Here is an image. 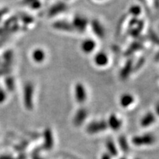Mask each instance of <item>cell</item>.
I'll list each match as a JSON object with an SVG mask.
<instances>
[{
  "instance_id": "1",
  "label": "cell",
  "mask_w": 159,
  "mask_h": 159,
  "mask_svg": "<svg viewBox=\"0 0 159 159\" xmlns=\"http://www.w3.org/2000/svg\"><path fill=\"white\" fill-rule=\"evenodd\" d=\"M33 85L32 83H28L25 85L24 89V102L26 108L29 110L33 108Z\"/></svg>"
},
{
  "instance_id": "2",
  "label": "cell",
  "mask_w": 159,
  "mask_h": 159,
  "mask_svg": "<svg viewBox=\"0 0 159 159\" xmlns=\"http://www.w3.org/2000/svg\"><path fill=\"white\" fill-rule=\"evenodd\" d=\"M155 141H156V138L151 134H145L143 136H136L133 139V143L137 146L152 144L155 142Z\"/></svg>"
},
{
  "instance_id": "3",
  "label": "cell",
  "mask_w": 159,
  "mask_h": 159,
  "mask_svg": "<svg viewBox=\"0 0 159 159\" xmlns=\"http://www.w3.org/2000/svg\"><path fill=\"white\" fill-rule=\"evenodd\" d=\"M107 127H108V125L104 121L94 122L87 126L86 130L89 134H97V133L105 130Z\"/></svg>"
},
{
  "instance_id": "4",
  "label": "cell",
  "mask_w": 159,
  "mask_h": 159,
  "mask_svg": "<svg viewBox=\"0 0 159 159\" xmlns=\"http://www.w3.org/2000/svg\"><path fill=\"white\" fill-rule=\"evenodd\" d=\"M75 97L77 102L80 103L85 102L86 99V92H85L84 86L82 84L78 83L75 86Z\"/></svg>"
},
{
  "instance_id": "5",
  "label": "cell",
  "mask_w": 159,
  "mask_h": 159,
  "mask_svg": "<svg viewBox=\"0 0 159 159\" xmlns=\"http://www.w3.org/2000/svg\"><path fill=\"white\" fill-rule=\"evenodd\" d=\"M87 114H88V113H87V111L85 109H80V110L77 111L74 119L75 125L80 126L85 121V119L87 116Z\"/></svg>"
},
{
  "instance_id": "6",
  "label": "cell",
  "mask_w": 159,
  "mask_h": 159,
  "mask_svg": "<svg viewBox=\"0 0 159 159\" xmlns=\"http://www.w3.org/2000/svg\"><path fill=\"white\" fill-rule=\"evenodd\" d=\"M53 144V137L52 132L49 129L46 130L44 132V148L47 150H50L52 148Z\"/></svg>"
},
{
  "instance_id": "7",
  "label": "cell",
  "mask_w": 159,
  "mask_h": 159,
  "mask_svg": "<svg viewBox=\"0 0 159 159\" xmlns=\"http://www.w3.org/2000/svg\"><path fill=\"white\" fill-rule=\"evenodd\" d=\"M95 46H96V43H95V42L93 40L86 39L82 43L81 48H82L83 51L84 52L89 53L94 50L95 48Z\"/></svg>"
},
{
  "instance_id": "8",
  "label": "cell",
  "mask_w": 159,
  "mask_h": 159,
  "mask_svg": "<svg viewBox=\"0 0 159 159\" xmlns=\"http://www.w3.org/2000/svg\"><path fill=\"white\" fill-rule=\"evenodd\" d=\"M95 63L97 65L100 66H104L108 63V58L106 54H105L104 52H99L94 58Z\"/></svg>"
},
{
  "instance_id": "9",
  "label": "cell",
  "mask_w": 159,
  "mask_h": 159,
  "mask_svg": "<svg viewBox=\"0 0 159 159\" xmlns=\"http://www.w3.org/2000/svg\"><path fill=\"white\" fill-rule=\"evenodd\" d=\"M108 125L113 130H117L122 126V122L115 115H111L109 118Z\"/></svg>"
},
{
  "instance_id": "10",
  "label": "cell",
  "mask_w": 159,
  "mask_h": 159,
  "mask_svg": "<svg viewBox=\"0 0 159 159\" xmlns=\"http://www.w3.org/2000/svg\"><path fill=\"white\" fill-rule=\"evenodd\" d=\"M91 26H92V29L94 33H95L97 36L99 38H102L105 35V30L102 27V25L99 24L97 21H93L92 24H91Z\"/></svg>"
},
{
  "instance_id": "11",
  "label": "cell",
  "mask_w": 159,
  "mask_h": 159,
  "mask_svg": "<svg viewBox=\"0 0 159 159\" xmlns=\"http://www.w3.org/2000/svg\"><path fill=\"white\" fill-rule=\"evenodd\" d=\"M74 25L78 30L84 31L87 25V20L82 17H76L74 20Z\"/></svg>"
},
{
  "instance_id": "12",
  "label": "cell",
  "mask_w": 159,
  "mask_h": 159,
  "mask_svg": "<svg viewBox=\"0 0 159 159\" xmlns=\"http://www.w3.org/2000/svg\"><path fill=\"white\" fill-rule=\"evenodd\" d=\"M32 56H33V58L35 62L41 63L43 62V60L45 58V53L42 49H37L33 51V55H32Z\"/></svg>"
},
{
  "instance_id": "13",
  "label": "cell",
  "mask_w": 159,
  "mask_h": 159,
  "mask_svg": "<svg viewBox=\"0 0 159 159\" xmlns=\"http://www.w3.org/2000/svg\"><path fill=\"white\" fill-rule=\"evenodd\" d=\"M66 9V5L63 3H58L55 6H53L52 7L49 11V16H54L56 15L57 13H61L63 11Z\"/></svg>"
},
{
  "instance_id": "14",
  "label": "cell",
  "mask_w": 159,
  "mask_h": 159,
  "mask_svg": "<svg viewBox=\"0 0 159 159\" xmlns=\"http://www.w3.org/2000/svg\"><path fill=\"white\" fill-rule=\"evenodd\" d=\"M134 97H133L132 95L128 94H125L124 95H122V97L120 99V103L122 105V107H128L129 105L132 104L134 102Z\"/></svg>"
},
{
  "instance_id": "15",
  "label": "cell",
  "mask_w": 159,
  "mask_h": 159,
  "mask_svg": "<svg viewBox=\"0 0 159 159\" xmlns=\"http://www.w3.org/2000/svg\"><path fill=\"white\" fill-rule=\"evenodd\" d=\"M3 59L4 64L2 66V67L9 68L10 65L11 64L12 61H13V52H11V50L5 52L3 55Z\"/></svg>"
},
{
  "instance_id": "16",
  "label": "cell",
  "mask_w": 159,
  "mask_h": 159,
  "mask_svg": "<svg viewBox=\"0 0 159 159\" xmlns=\"http://www.w3.org/2000/svg\"><path fill=\"white\" fill-rule=\"evenodd\" d=\"M154 122H155V116L152 114L150 113V114H148L144 116V118L142 119V122H141V125H142L143 127H148V126H150V125H152Z\"/></svg>"
},
{
  "instance_id": "17",
  "label": "cell",
  "mask_w": 159,
  "mask_h": 159,
  "mask_svg": "<svg viewBox=\"0 0 159 159\" xmlns=\"http://www.w3.org/2000/svg\"><path fill=\"white\" fill-rule=\"evenodd\" d=\"M54 27L57 29H61L66 31H72L73 26L69 25V23L63 22V21H57L54 24Z\"/></svg>"
},
{
  "instance_id": "18",
  "label": "cell",
  "mask_w": 159,
  "mask_h": 159,
  "mask_svg": "<svg viewBox=\"0 0 159 159\" xmlns=\"http://www.w3.org/2000/svg\"><path fill=\"white\" fill-rule=\"evenodd\" d=\"M106 145H107V149H108L109 152V154L112 156H116L118 153H117L116 148L114 143L111 142V141H108V142H107Z\"/></svg>"
},
{
  "instance_id": "19",
  "label": "cell",
  "mask_w": 159,
  "mask_h": 159,
  "mask_svg": "<svg viewBox=\"0 0 159 159\" xmlns=\"http://www.w3.org/2000/svg\"><path fill=\"white\" fill-rule=\"evenodd\" d=\"M131 69H132V61H128L127 63L126 66H125V68L123 69L122 71V73H121V76H122V78H126L130 74Z\"/></svg>"
},
{
  "instance_id": "20",
  "label": "cell",
  "mask_w": 159,
  "mask_h": 159,
  "mask_svg": "<svg viewBox=\"0 0 159 159\" xmlns=\"http://www.w3.org/2000/svg\"><path fill=\"white\" fill-rule=\"evenodd\" d=\"M119 145H120V148L124 152H128L129 151V146L127 142V139H125V136H121L119 139Z\"/></svg>"
},
{
  "instance_id": "21",
  "label": "cell",
  "mask_w": 159,
  "mask_h": 159,
  "mask_svg": "<svg viewBox=\"0 0 159 159\" xmlns=\"http://www.w3.org/2000/svg\"><path fill=\"white\" fill-rule=\"evenodd\" d=\"M5 85L7 87V89H8L10 91H13L14 90L15 88V83H14V80L11 77H7L5 79Z\"/></svg>"
},
{
  "instance_id": "22",
  "label": "cell",
  "mask_w": 159,
  "mask_h": 159,
  "mask_svg": "<svg viewBox=\"0 0 159 159\" xmlns=\"http://www.w3.org/2000/svg\"><path fill=\"white\" fill-rule=\"evenodd\" d=\"M6 98H7V95H6L5 91L0 88V104L5 102Z\"/></svg>"
},
{
  "instance_id": "23",
  "label": "cell",
  "mask_w": 159,
  "mask_h": 159,
  "mask_svg": "<svg viewBox=\"0 0 159 159\" xmlns=\"http://www.w3.org/2000/svg\"><path fill=\"white\" fill-rule=\"evenodd\" d=\"M130 12L131 13L134 15H138L140 13V8L138 7V6H134L130 8Z\"/></svg>"
},
{
  "instance_id": "24",
  "label": "cell",
  "mask_w": 159,
  "mask_h": 159,
  "mask_svg": "<svg viewBox=\"0 0 159 159\" xmlns=\"http://www.w3.org/2000/svg\"><path fill=\"white\" fill-rule=\"evenodd\" d=\"M139 45L138 43H134V44L132 45V47H130V49H129V50L128 51V53L129 54V52H132L133 51H135V50H137L139 48Z\"/></svg>"
},
{
  "instance_id": "25",
  "label": "cell",
  "mask_w": 159,
  "mask_h": 159,
  "mask_svg": "<svg viewBox=\"0 0 159 159\" xmlns=\"http://www.w3.org/2000/svg\"><path fill=\"white\" fill-rule=\"evenodd\" d=\"M7 11H8V9L7 8H2V9H0V21H1V19H2V17L5 16L6 13H7Z\"/></svg>"
},
{
  "instance_id": "26",
  "label": "cell",
  "mask_w": 159,
  "mask_h": 159,
  "mask_svg": "<svg viewBox=\"0 0 159 159\" xmlns=\"http://www.w3.org/2000/svg\"><path fill=\"white\" fill-rule=\"evenodd\" d=\"M21 19H22V20L24 21H25V22H27V23L30 22V21H32L31 17L28 16L24 15V16H22V18H21Z\"/></svg>"
},
{
  "instance_id": "27",
  "label": "cell",
  "mask_w": 159,
  "mask_h": 159,
  "mask_svg": "<svg viewBox=\"0 0 159 159\" xmlns=\"http://www.w3.org/2000/svg\"><path fill=\"white\" fill-rule=\"evenodd\" d=\"M101 159H111V155L109 153L104 154L102 156V158H101Z\"/></svg>"
},
{
  "instance_id": "28",
  "label": "cell",
  "mask_w": 159,
  "mask_h": 159,
  "mask_svg": "<svg viewBox=\"0 0 159 159\" xmlns=\"http://www.w3.org/2000/svg\"><path fill=\"white\" fill-rule=\"evenodd\" d=\"M0 159H11V157L9 156H4L0 157Z\"/></svg>"
},
{
  "instance_id": "29",
  "label": "cell",
  "mask_w": 159,
  "mask_h": 159,
  "mask_svg": "<svg viewBox=\"0 0 159 159\" xmlns=\"http://www.w3.org/2000/svg\"><path fill=\"white\" fill-rule=\"evenodd\" d=\"M157 113H158V114H159V107L157 108Z\"/></svg>"
},
{
  "instance_id": "30",
  "label": "cell",
  "mask_w": 159,
  "mask_h": 159,
  "mask_svg": "<svg viewBox=\"0 0 159 159\" xmlns=\"http://www.w3.org/2000/svg\"><path fill=\"white\" fill-rule=\"evenodd\" d=\"M121 159H126V158H121Z\"/></svg>"
},
{
  "instance_id": "31",
  "label": "cell",
  "mask_w": 159,
  "mask_h": 159,
  "mask_svg": "<svg viewBox=\"0 0 159 159\" xmlns=\"http://www.w3.org/2000/svg\"><path fill=\"white\" fill-rule=\"evenodd\" d=\"M19 159H20V158H19Z\"/></svg>"
}]
</instances>
